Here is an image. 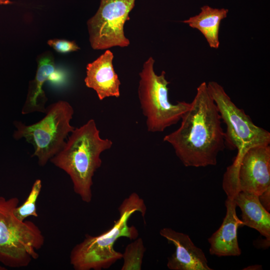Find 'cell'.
<instances>
[{"instance_id":"cell-1","label":"cell","mask_w":270,"mask_h":270,"mask_svg":"<svg viewBox=\"0 0 270 270\" xmlns=\"http://www.w3.org/2000/svg\"><path fill=\"white\" fill-rule=\"evenodd\" d=\"M180 126L165 136L175 154L186 167L215 166L219 152L226 146L224 132L218 109L202 82L188 109L181 118Z\"/></svg>"},{"instance_id":"cell-2","label":"cell","mask_w":270,"mask_h":270,"mask_svg":"<svg viewBox=\"0 0 270 270\" xmlns=\"http://www.w3.org/2000/svg\"><path fill=\"white\" fill-rule=\"evenodd\" d=\"M112 144L100 136L94 120L90 119L75 128L62 148L50 161L69 176L74 192L89 203L92 197V178L102 163L100 156Z\"/></svg>"},{"instance_id":"cell-3","label":"cell","mask_w":270,"mask_h":270,"mask_svg":"<svg viewBox=\"0 0 270 270\" xmlns=\"http://www.w3.org/2000/svg\"><path fill=\"white\" fill-rule=\"evenodd\" d=\"M119 218L108 230L98 236L86 234L84 240L72 250L70 264L75 270H101L110 267L122 258V253L114 246L120 237L135 240L138 236L136 228L130 226V218L136 212L144 217L146 207L144 200L136 192L125 198L118 208Z\"/></svg>"},{"instance_id":"cell-4","label":"cell","mask_w":270,"mask_h":270,"mask_svg":"<svg viewBox=\"0 0 270 270\" xmlns=\"http://www.w3.org/2000/svg\"><path fill=\"white\" fill-rule=\"evenodd\" d=\"M18 204L16 197L0 196V262L11 268L26 267L36 260L44 242L37 225L16 216L14 212Z\"/></svg>"},{"instance_id":"cell-5","label":"cell","mask_w":270,"mask_h":270,"mask_svg":"<svg viewBox=\"0 0 270 270\" xmlns=\"http://www.w3.org/2000/svg\"><path fill=\"white\" fill-rule=\"evenodd\" d=\"M42 120L30 125L16 122V130L13 134L14 139L23 138L32 145V156L37 158L41 166L62 148L65 140L75 128L70 124L74 110L66 101L52 104L46 108Z\"/></svg>"},{"instance_id":"cell-6","label":"cell","mask_w":270,"mask_h":270,"mask_svg":"<svg viewBox=\"0 0 270 270\" xmlns=\"http://www.w3.org/2000/svg\"><path fill=\"white\" fill-rule=\"evenodd\" d=\"M154 60L150 57L144 64L139 74L140 80L138 96L148 132H164L175 124L188 109L190 103L178 102H170L168 98V84L166 72L158 75L154 72Z\"/></svg>"},{"instance_id":"cell-7","label":"cell","mask_w":270,"mask_h":270,"mask_svg":"<svg viewBox=\"0 0 270 270\" xmlns=\"http://www.w3.org/2000/svg\"><path fill=\"white\" fill-rule=\"evenodd\" d=\"M207 88L226 126V145L238 150L234 159L239 158L252 147L270 145V133L256 126L243 110L236 106L221 85L210 82Z\"/></svg>"},{"instance_id":"cell-8","label":"cell","mask_w":270,"mask_h":270,"mask_svg":"<svg viewBox=\"0 0 270 270\" xmlns=\"http://www.w3.org/2000/svg\"><path fill=\"white\" fill-rule=\"evenodd\" d=\"M270 187V146H259L234 159L224 174L222 188L233 199L240 192L260 196Z\"/></svg>"},{"instance_id":"cell-9","label":"cell","mask_w":270,"mask_h":270,"mask_svg":"<svg viewBox=\"0 0 270 270\" xmlns=\"http://www.w3.org/2000/svg\"><path fill=\"white\" fill-rule=\"evenodd\" d=\"M136 0H101L96 14L87 22L91 47L95 50L126 47L124 25Z\"/></svg>"},{"instance_id":"cell-10","label":"cell","mask_w":270,"mask_h":270,"mask_svg":"<svg viewBox=\"0 0 270 270\" xmlns=\"http://www.w3.org/2000/svg\"><path fill=\"white\" fill-rule=\"evenodd\" d=\"M66 72L58 68L52 54L46 52L38 58V66L34 78L29 83L26 101L22 114H26L34 112L44 113L48 98L43 90L46 82L55 86L61 87L68 82Z\"/></svg>"},{"instance_id":"cell-11","label":"cell","mask_w":270,"mask_h":270,"mask_svg":"<svg viewBox=\"0 0 270 270\" xmlns=\"http://www.w3.org/2000/svg\"><path fill=\"white\" fill-rule=\"evenodd\" d=\"M161 236L176 248L175 252L169 258L168 268L171 270H212L208 266L204 252L193 243L190 236L170 228L160 231Z\"/></svg>"},{"instance_id":"cell-12","label":"cell","mask_w":270,"mask_h":270,"mask_svg":"<svg viewBox=\"0 0 270 270\" xmlns=\"http://www.w3.org/2000/svg\"><path fill=\"white\" fill-rule=\"evenodd\" d=\"M113 58L112 52L107 50L86 67L85 84L96 92L100 100L120 96V82L113 67Z\"/></svg>"},{"instance_id":"cell-13","label":"cell","mask_w":270,"mask_h":270,"mask_svg":"<svg viewBox=\"0 0 270 270\" xmlns=\"http://www.w3.org/2000/svg\"><path fill=\"white\" fill-rule=\"evenodd\" d=\"M226 214L219 228L208 238L210 252L216 256H239L242 251L238 240V229L243 223L236 213L234 199L227 198L225 202Z\"/></svg>"},{"instance_id":"cell-14","label":"cell","mask_w":270,"mask_h":270,"mask_svg":"<svg viewBox=\"0 0 270 270\" xmlns=\"http://www.w3.org/2000/svg\"><path fill=\"white\" fill-rule=\"evenodd\" d=\"M233 199L241 210L243 226L258 230L270 240V214L261 204L258 196L240 192Z\"/></svg>"},{"instance_id":"cell-15","label":"cell","mask_w":270,"mask_h":270,"mask_svg":"<svg viewBox=\"0 0 270 270\" xmlns=\"http://www.w3.org/2000/svg\"><path fill=\"white\" fill-rule=\"evenodd\" d=\"M197 15L190 17L182 22L198 30L206 39L209 46L218 48L220 46L219 30L222 20L226 18L228 10L226 8H214L204 6Z\"/></svg>"},{"instance_id":"cell-16","label":"cell","mask_w":270,"mask_h":270,"mask_svg":"<svg viewBox=\"0 0 270 270\" xmlns=\"http://www.w3.org/2000/svg\"><path fill=\"white\" fill-rule=\"evenodd\" d=\"M146 248L142 238H138L126 248L122 254V270H140Z\"/></svg>"},{"instance_id":"cell-17","label":"cell","mask_w":270,"mask_h":270,"mask_svg":"<svg viewBox=\"0 0 270 270\" xmlns=\"http://www.w3.org/2000/svg\"><path fill=\"white\" fill-rule=\"evenodd\" d=\"M42 188V180H36L32 186L29 194L20 206H18L14 210L16 216L20 220H25L29 216L37 218L38 214L36 208V202L40 195Z\"/></svg>"},{"instance_id":"cell-18","label":"cell","mask_w":270,"mask_h":270,"mask_svg":"<svg viewBox=\"0 0 270 270\" xmlns=\"http://www.w3.org/2000/svg\"><path fill=\"white\" fill-rule=\"evenodd\" d=\"M47 44L55 51L60 54H67L78 50L80 48L74 41L64 39L49 40Z\"/></svg>"},{"instance_id":"cell-19","label":"cell","mask_w":270,"mask_h":270,"mask_svg":"<svg viewBox=\"0 0 270 270\" xmlns=\"http://www.w3.org/2000/svg\"><path fill=\"white\" fill-rule=\"evenodd\" d=\"M258 200L264 208L269 212L270 210V187L258 196Z\"/></svg>"},{"instance_id":"cell-20","label":"cell","mask_w":270,"mask_h":270,"mask_svg":"<svg viewBox=\"0 0 270 270\" xmlns=\"http://www.w3.org/2000/svg\"><path fill=\"white\" fill-rule=\"evenodd\" d=\"M254 244L258 248H268L270 245V240L266 238L264 240H257L255 241Z\"/></svg>"},{"instance_id":"cell-21","label":"cell","mask_w":270,"mask_h":270,"mask_svg":"<svg viewBox=\"0 0 270 270\" xmlns=\"http://www.w3.org/2000/svg\"><path fill=\"white\" fill-rule=\"evenodd\" d=\"M244 268V270H260V269H262L261 268H262V266H260V265H258V264H256V265H254V266H250L248 268Z\"/></svg>"}]
</instances>
